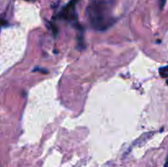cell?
Listing matches in <instances>:
<instances>
[{
  "label": "cell",
  "instance_id": "6da1fadb",
  "mask_svg": "<svg viewBox=\"0 0 168 167\" xmlns=\"http://www.w3.org/2000/svg\"><path fill=\"white\" fill-rule=\"evenodd\" d=\"M112 0H90L86 11L90 26L96 31H105L116 22L111 16Z\"/></svg>",
  "mask_w": 168,
  "mask_h": 167
},
{
  "label": "cell",
  "instance_id": "7a4b0ae2",
  "mask_svg": "<svg viewBox=\"0 0 168 167\" xmlns=\"http://www.w3.org/2000/svg\"><path fill=\"white\" fill-rule=\"evenodd\" d=\"M78 1L79 0H70V2L61 11L59 17L62 19L71 22L79 30L81 29V27L80 26V24L77 22V13L76 11V4Z\"/></svg>",
  "mask_w": 168,
  "mask_h": 167
},
{
  "label": "cell",
  "instance_id": "3957f363",
  "mask_svg": "<svg viewBox=\"0 0 168 167\" xmlns=\"http://www.w3.org/2000/svg\"><path fill=\"white\" fill-rule=\"evenodd\" d=\"M33 71H40V72H42V73H48V71L46 69H41V68H39V67H36L34 68Z\"/></svg>",
  "mask_w": 168,
  "mask_h": 167
},
{
  "label": "cell",
  "instance_id": "277c9868",
  "mask_svg": "<svg viewBox=\"0 0 168 167\" xmlns=\"http://www.w3.org/2000/svg\"><path fill=\"white\" fill-rule=\"evenodd\" d=\"M166 0H159V8L161 10L164 8V6H165L166 4Z\"/></svg>",
  "mask_w": 168,
  "mask_h": 167
},
{
  "label": "cell",
  "instance_id": "5b68a950",
  "mask_svg": "<svg viewBox=\"0 0 168 167\" xmlns=\"http://www.w3.org/2000/svg\"><path fill=\"white\" fill-rule=\"evenodd\" d=\"M163 167H168V156L166 157V162H165V164H164V166Z\"/></svg>",
  "mask_w": 168,
  "mask_h": 167
},
{
  "label": "cell",
  "instance_id": "8992f818",
  "mask_svg": "<svg viewBox=\"0 0 168 167\" xmlns=\"http://www.w3.org/2000/svg\"><path fill=\"white\" fill-rule=\"evenodd\" d=\"M166 84H167V85H168V79H166Z\"/></svg>",
  "mask_w": 168,
  "mask_h": 167
}]
</instances>
